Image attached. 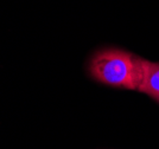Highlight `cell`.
<instances>
[{"label":"cell","instance_id":"cell-1","mask_svg":"<svg viewBox=\"0 0 159 149\" xmlns=\"http://www.w3.org/2000/svg\"><path fill=\"white\" fill-rule=\"evenodd\" d=\"M140 57L118 49H107L94 56L89 72L95 81L114 88L137 90L140 82Z\"/></svg>","mask_w":159,"mask_h":149},{"label":"cell","instance_id":"cell-2","mask_svg":"<svg viewBox=\"0 0 159 149\" xmlns=\"http://www.w3.org/2000/svg\"><path fill=\"white\" fill-rule=\"evenodd\" d=\"M140 68L141 75L137 90L159 102V63H153L141 58Z\"/></svg>","mask_w":159,"mask_h":149}]
</instances>
